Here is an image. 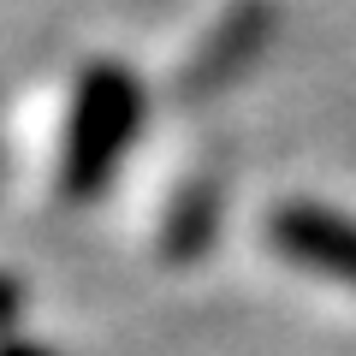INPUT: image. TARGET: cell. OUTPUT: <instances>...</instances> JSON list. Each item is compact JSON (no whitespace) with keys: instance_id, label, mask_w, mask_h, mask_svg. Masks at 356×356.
I'll use <instances>...</instances> for the list:
<instances>
[{"instance_id":"1","label":"cell","mask_w":356,"mask_h":356,"mask_svg":"<svg viewBox=\"0 0 356 356\" xmlns=\"http://www.w3.org/2000/svg\"><path fill=\"white\" fill-rule=\"evenodd\" d=\"M131 125H137V89H131L119 72H95L83 89H77L72 166H65V178H72L77 191H89V184L107 172V161L125 149Z\"/></svg>"},{"instance_id":"2","label":"cell","mask_w":356,"mask_h":356,"mask_svg":"<svg viewBox=\"0 0 356 356\" xmlns=\"http://www.w3.org/2000/svg\"><path fill=\"white\" fill-rule=\"evenodd\" d=\"M273 243H280L297 267H315L327 280L356 285V226L339 220L332 208H303V202L280 208V214H273Z\"/></svg>"},{"instance_id":"3","label":"cell","mask_w":356,"mask_h":356,"mask_svg":"<svg viewBox=\"0 0 356 356\" xmlns=\"http://www.w3.org/2000/svg\"><path fill=\"white\" fill-rule=\"evenodd\" d=\"M0 356H48V350H30V344H24V350H0Z\"/></svg>"}]
</instances>
